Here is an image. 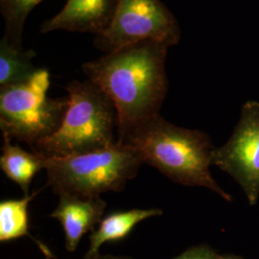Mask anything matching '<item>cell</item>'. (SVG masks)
I'll return each instance as SVG.
<instances>
[{
    "label": "cell",
    "instance_id": "1",
    "mask_svg": "<svg viewBox=\"0 0 259 259\" xmlns=\"http://www.w3.org/2000/svg\"><path fill=\"white\" fill-rule=\"evenodd\" d=\"M168 48L147 40L82 65L88 80L100 88L115 107L117 140L159 114L168 91Z\"/></svg>",
    "mask_w": 259,
    "mask_h": 259
},
{
    "label": "cell",
    "instance_id": "2",
    "mask_svg": "<svg viewBox=\"0 0 259 259\" xmlns=\"http://www.w3.org/2000/svg\"><path fill=\"white\" fill-rule=\"evenodd\" d=\"M117 143L135 150L143 163L155 167L177 184L205 187L232 202V196L210 173L215 147L204 132L178 127L158 114L132 130Z\"/></svg>",
    "mask_w": 259,
    "mask_h": 259
},
{
    "label": "cell",
    "instance_id": "3",
    "mask_svg": "<svg viewBox=\"0 0 259 259\" xmlns=\"http://www.w3.org/2000/svg\"><path fill=\"white\" fill-rule=\"evenodd\" d=\"M65 90L68 106L59 129L32 152L47 157H69L114 146L117 112L107 94L90 80H74Z\"/></svg>",
    "mask_w": 259,
    "mask_h": 259
},
{
    "label": "cell",
    "instance_id": "4",
    "mask_svg": "<svg viewBox=\"0 0 259 259\" xmlns=\"http://www.w3.org/2000/svg\"><path fill=\"white\" fill-rule=\"evenodd\" d=\"M44 159L47 185L56 194L88 197L120 192L143 164L135 150L118 143L81 155Z\"/></svg>",
    "mask_w": 259,
    "mask_h": 259
},
{
    "label": "cell",
    "instance_id": "5",
    "mask_svg": "<svg viewBox=\"0 0 259 259\" xmlns=\"http://www.w3.org/2000/svg\"><path fill=\"white\" fill-rule=\"evenodd\" d=\"M50 73L39 68L24 83L0 88V129L11 139L33 148L59 129L67 98H49Z\"/></svg>",
    "mask_w": 259,
    "mask_h": 259
},
{
    "label": "cell",
    "instance_id": "6",
    "mask_svg": "<svg viewBox=\"0 0 259 259\" xmlns=\"http://www.w3.org/2000/svg\"><path fill=\"white\" fill-rule=\"evenodd\" d=\"M180 39L178 20L161 0H119L110 26L93 45L107 54L147 40L170 47Z\"/></svg>",
    "mask_w": 259,
    "mask_h": 259
},
{
    "label": "cell",
    "instance_id": "7",
    "mask_svg": "<svg viewBox=\"0 0 259 259\" xmlns=\"http://www.w3.org/2000/svg\"><path fill=\"white\" fill-rule=\"evenodd\" d=\"M213 165L240 185L250 205L259 198V102L242 107L240 120L231 139L213 153Z\"/></svg>",
    "mask_w": 259,
    "mask_h": 259
},
{
    "label": "cell",
    "instance_id": "8",
    "mask_svg": "<svg viewBox=\"0 0 259 259\" xmlns=\"http://www.w3.org/2000/svg\"><path fill=\"white\" fill-rule=\"evenodd\" d=\"M119 0H66L64 8L40 25V33L54 31L91 33L95 36L110 26Z\"/></svg>",
    "mask_w": 259,
    "mask_h": 259
},
{
    "label": "cell",
    "instance_id": "9",
    "mask_svg": "<svg viewBox=\"0 0 259 259\" xmlns=\"http://www.w3.org/2000/svg\"><path fill=\"white\" fill-rule=\"evenodd\" d=\"M106 206L101 196L59 195V204L50 217L57 219L64 229L66 250H77L83 235L102 221Z\"/></svg>",
    "mask_w": 259,
    "mask_h": 259
},
{
    "label": "cell",
    "instance_id": "10",
    "mask_svg": "<svg viewBox=\"0 0 259 259\" xmlns=\"http://www.w3.org/2000/svg\"><path fill=\"white\" fill-rule=\"evenodd\" d=\"M160 208H134L127 211L112 213L102 219L96 231L90 237V248L85 256L99 253L103 244L125 238L139 224L152 217L161 216Z\"/></svg>",
    "mask_w": 259,
    "mask_h": 259
},
{
    "label": "cell",
    "instance_id": "11",
    "mask_svg": "<svg viewBox=\"0 0 259 259\" xmlns=\"http://www.w3.org/2000/svg\"><path fill=\"white\" fill-rule=\"evenodd\" d=\"M2 154L0 167L2 172L15 182L23 191L24 196L29 195V187L38 171L45 169L44 157L34 152L29 153L17 145H13L12 139L3 136Z\"/></svg>",
    "mask_w": 259,
    "mask_h": 259
},
{
    "label": "cell",
    "instance_id": "12",
    "mask_svg": "<svg viewBox=\"0 0 259 259\" xmlns=\"http://www.w3.org/2000/svg\"><path fill=\"white\" fill-rule=\"evenodd\" d=\"M36 52L14 47L5 36L0 39V88L28 81L39 69L33 64Z\"/></svg>",
    "mask_w": 259,
    "mask_h": 259
},
{
    "label": "cell",
    "instance_id": "13",
    "mask_svg": "<svg viewBox=\"0 0 259 259\" xmlns=\"http://www.w3.org/2000/svg\"><path fill=\"white\" fill-rule=\"evenodd\" d=\"M38 192L24 196L19 200L0 203V241L15 240L29 235L28 205Z\"/></svg>",
    "mask_w": 259,
    "mask_h": 259
},
{
    "label": "cell",
    "instance_id": "14",
    "mask_svg": "<svg viewBox=\"0 0 259 259\" xmlns=\"http://www.w3.org/2000/svg\"><path fill=\"white\" fill-rule=\"evenodd\" d=\"M45 0H0L4 36L14 47L23 48V31L30 13Z\"/></svg>",
    "mask_w": 259,
    "mask_h": 259
},
{
    "label": "cell",
    "instance_id": "15",
    "mask_svg": "<svg viewBox=\"0 0 259 259\" xmlns=\"http://www.w3.org/2000/svg\"><path fill=\"white\" fill-rule=\"evenodd\" d=\"M220 255L208 246H195L173 259H219Z\"/></svg>",
    "mask_w": 259,
    "mask_h": 259
},
{
    "label": "cell",
    "instance_id": "16",
    "mask_svg": "<svg viewBox=\"0 0 259 259\" xmlns=\"http://www.w3.org/2000/svg\"><path fill=\"white\" fill-rule=\"evenodd\" d=\"M35 242L37 243L38 248L44 252V254L47 256V259H61L58 258L55 254L48 249L45 244H42L41 242L34 239ZM83 259H133L129 256H119V255H111V254H107V255H101V254H96V255H93V256H84Z\"/></svg>",
    "mask_w": 259,
    "mask_h": 259
},
{
    "label": "cell",
    "instance_id": "17",
    "mask_svg": "<svg viewBox=\"0 0 259 259\" xmlns=\"http://www.w3.org/2000/svg\"><path fill=\"white\" fill-rule=\"evenodd\" d=\"M219 259H241L238 256H234V255H220Z\"/></svg>",
    "mask_w": 259,
    "mask_h": 259
}]
</instances>
